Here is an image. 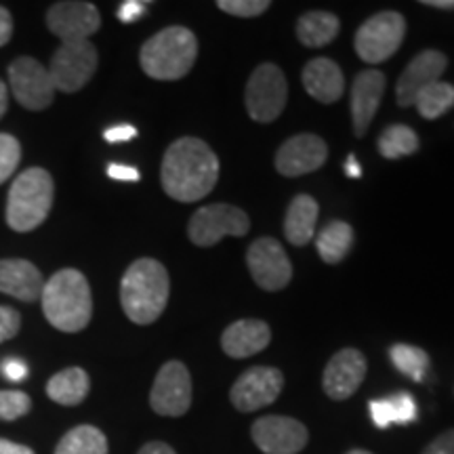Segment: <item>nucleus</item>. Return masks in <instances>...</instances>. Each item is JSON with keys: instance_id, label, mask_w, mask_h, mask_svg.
<instances>
[{"instance_id": "17", "label": "nucleus", "mask_w": 454, "mask_h": 454, "mask_svg": "<svg viewBox=\"0 0 454 454\" xmlns=\"http://www.w3.org/2000/svg\"><path fill=\"white\" fill-rule=\"evenodd\" d=\"M328 145L314 133H299L286 139L276 154V170L284 177L314 173L326 162Z\"/></svg>"}, {"instance_id": "47", "label": "nucleus", "mask_w": 454, "mask_h": 454, "mask_svg": "<svg viewBox=\"0 0 454 454\" xmlns=\"http://www.w3.org/2000/svg\"><path fill=\"white\" fill-rule=\"evenodd\" d=\"M423 4L434 9H454V0H425Z\"/></svg>"}, {"instance_id": "35", "label": "nucleus", "mask_w": 454, "mask_h": 454, "mask_svg": "<svg viewBox=\"0 0 454 454\" xmlns=\"http://www.w3.org/2000/svg\"><path fill=\"white\" fill-rule=\"evenodd\" d=\"M21 328L20 311L9 308V305H0V343L17 337Z\"/></svg>"}, {"instance_id": "11", "label": "nucleus", "mask_w": 454, "mask_h": 454, "mask_svg": "<svg viewBox=\"0 0 454 454\" xmlns=\"http://www.w3.org/2000/svg\"><path fill=\"white\" fill-rule=\"evenodd\" d=\"M152 411L160 417H184L192 406V377L184 362L170 360L158 371L150 391Z\"/></svg>"}, {"instance_id": "7", "label": "nucleus", "mask_w": 454, "mask_h": 454, "mask_svg": "<svg viewBox=\"0 0 454 454\" xmlns=\"http://www.w3.org/2000/svg\"><path fill=\"white\" fill-rule=\"evenodd\" d=\"M288 99V84L284 72L276 64H261L254 67L247 82V101L248 116L254 122L268 124L280 116Z\"/></svg>"}, {"instance_id": "33", "label": "nucleus", "mask_w": 454, "mask_h": 454, "mask_svg": "<svg viewBox=\"0 0 454 454\" xmlns=\"http://www.w3.org/2000/svg\"><path fill=\"white\" fill-rule=\"evenodd\" d=\"M391 414H394V425H408L417 421V402L406 391H397V394L387 397Z\"/></svg>"}, {"instance_id": "45", "label": "nucleus", "mask_w": 454, "mask_h": 454, "mask_svg": "<svg viewBox=\"0 0 454 454\" xmlns=\"http://www.w3.org/2000/svg\"><path fill=\"white\" fill-rule=\"evenodd\" d=\"M345 175H348L349 179H357L362 175V168H360V164H357L354 154L348 156V162H345Z\"/></svg>"}, {"instance_id": "6", "label": "nucleus", "mask_w": 454, "mask_h": 454, "mask_svg": "<svg viewBox=\"0 0 454 454\" xmlns=\"http://www.w3.org/2000/svg\"><path fill=\"white\" fill-rule=\"evenodd\" d=\"M406 36V20L397 11H383L372 15L356 32V53L366 64H383L397 49Z\"/></svg>"}, {"instance_id": "43", "label": "nucleus", "mask_w": 454, "mask_h": 454, "mask_svg": "<svg viewBox=\"0 0 454 454\" xmlns=\"http://www.w3.org/2000/svg\"><path fill=\"white\" fill-rule=\"evenodd\" d=\"M0 454H34L30 446L17 444V442L0 438Z\"/></svg>"}, {"instance_id": "48", "label": "nucleus", "mask_w": 454, "mask_h": 454, "mask_svg": "<svg viewBox=\"0 0 454 454\" xmlns=\"http://www.w3.org/2000/svg\"><path fill=\"white\" fill-rule=\"evenodd\" d=\"M348 454H372V452H368V450H360V448H356V450H349Z\"/></svg>"}, {"instance_id": "39", "label": "nucleus", "mask_w": 454, "mask_h": 454, "mask_svg": "<svg viewBox=\"0 0 454 454\" xmlns=\"http://www.w3.org/2000/svg\"><path fill=\"white\" fill-rule=\"evenodd\" d=\"M137 137V129L130 127V124H118V127L107 129L104 133V139L107 144H122V141Z\"/></svg>"}, {"instance_id": "21", "label": "nucleus", "mask_w": 454, "mask_h": 454, "mask_svg": "<svg viewBox=\"0 0 454 454\" xmlns=\"http://www.w3.org/2000/svg\"><path fill=\"white\" fill-rule=\"evenodd\" d=\"M271 331L263 320H238L221 334V348L230 357L244 360L257 356L270 345Z\"/></svg>"}, {"instance_id": "19", "label": "nucleus", "mask_w": 454, "mask_h": 454, "mask_svg": "<svg viewBox=\"0 0 454 454\" xmlns=\"http://www.w3.org/2000/svg\"><path fill=\"white\" fill-rule=\"evenodd\" d=\"M385 74L379 70H364L356 76L351 84V122H354L356 137H364L371 127L374 114L379 110L385 93Z\"/></svg>"}, {"instance_id": "44", "label": "nucleus", "mask_w": 454, "mask_h": 454, "mask_svg": "<svg viewBox=\"0 0 454 454\" xmlns=\"http://www.w3.org/2000/svg\"><path fill=\"white\" fill-rule=\"evenodd\" d=\"M137 454H177V452H175L168 444H164V442H147Z\"/></svg>"}, {"instance_id": "9", "label": "nucleus", "mask_w": 454, "mask_h": 454, "mask_svg": "<svg viewBox=\"0 0 454 454\" xmlns=\"http://www.w3.org/2000/svg\"><path fill=\"white\" fill-rule=\"evenodd\" d=\"M99 55L93 43L76 41L64 43L51 57V81L55 84V90L61 93H78L87 87L90 78L98 70Z\"/></svg>"}, {"instance_id": "23", "label": "nucleus", "mask_w": 454, "mask_h": 454, "mask_svg": "<svg viewBox=\"0 0 454 454\" xmlns=\"http://www.w3.org/2000/svg\"><path fill=\"white\" fill-rule=\"evenodd\" d=\"M320 207H317L316 198L309 194H299L288 207L286 217H284V236L294 247H305L314 240L316 223Z\"/></svg>"}, {"instance_id": "26", "label": "nucleus", "mask_w": 454, "mask_h": 454, "mask_svg": "<svg viewBox=\"0 0 454 454\" xmlns=\"http://www.w3.org/2000/svg\"><path fill=\"white\" fill-rule=\"evenodd\" d=\"M354 247V227L345 221H331L316 236V248L325 263L337 265Z\"/></svg>"}, {"instance_id": "12", "label": "nucleus", "mask_w": 454, "mask_h": 454, "mask_svg": "<svg viewBox=\"0 0 454 454\" xmlns=\"http://www.w3.org/2000/svg\"><path fill=\"white\" fill-rule=\"evenodd\" d=\"M247 265L254 284L268 293L282 291L293 278V265L284 247L274 238H259L248 247Z\"/></svg>"}, {"instance_id": "3", "label": "nucleus", "mask_w": 454, "mask_h": 454, "mask_svg": "<svg viewBox=\"0 0 454 454\" xmlns=\"http://www.w3.org/2000/svg\"><path fill=\"white\" fill-rule=\"evenodd\" d=\"M170 280L160 261L144 257L133 261L121 282V305L135 325H152L168 303Z\"/></svg>"}, {"instance_id": "16", "label": "nucleus", "mask_w": 454, "mask_h": 454, "mask_svg": "<svg viewBox=\"0 0 454 454\" xmlns=\"http://www.w3.org/2000/svg\"><path fill=\"white\" fill-rule=\"evenodd\" d=\"M368 371L366 357L362 351L345 348L331 357L322 374V387L325 394L334 402L349 400L360 389Z\"/></svg>"}, {"instance_id": "42", "label": "nucleus", "mask_w": 454, "mask_h": 454, "mask_svg": "<svg viewBox=\"0 0 454 454\" xmlns=\"http://www.w3.org/2000/svg\"><path fill=\"white\" fill-rule=\"evenodd\" d=\"M11 36H13V17H11L9 9L0 4V47H7Z\"/></svg>"}, {"instance_id": "25", "label": "nucleus", "mask_w": 454, "mask_h": 454, "mask_svg": "<svg viewBox=\"0 0 454 454\" xmlns=\"http://www.w3.org/2000/svg\"><path fill=\"white\" fill-rule=\"evenodd\" d=\"M340 30L339 17L331 11H309L297 21V38L309 49H320L331 44Z\"/></svg>"}, {"instance_id": "2", "label": "nucleus", "mask_w": 454, "mask_h": 454, "mask_svg": "<svg viewBox=\"0 0 454 454\" xmlns=\"http://www.w3.org/2000/svg\"><path fill=\"white\" fill-rule=\"evenodd\" d=\"M43 314L61 333H81L93 317V294L82 271L66 268L44 282Z\"/></svg>"}, {"instance_id": "8", "label": "nucleus", "mask_w": 454, "mask_h": 454, "mask_svg": "<svg viewBox=\"0 0 454 454\" xmlns=\"http://www.w3.org/2000/svg\"><path fill=\"white\" fill-rule=\"evenodd\" d=\"M251 230V219L242 208L231 204H208L198 208L187 225V236L200 248H211L225 236L242 238Z\"/></svg>"}, {"instance_id": "28", "label": "nucleus", "mask_w": 454, "mask_h": 454, "mask_svg": "<svg viewBox=\"0 0 454 454\" xmlns=\"http://www.w3.org/2000/svg\"><path fill=\"white\" fill-rule=\"evenodd\" d=\"M419 145H421L419 144V135L406 124H391L379 137V152L387 160L412 156L419 150Z\"/></svg>"}, {"instance_id": "4", "label": "nucleus", "mask_w": 454, "mask_h": 454, "mask_svg": "<svg viewBox=\"0 0 454 454\" xmlns=\"http://www.w3.org/2000/svg\"><path fill=\"white\" fill-rule=\"evenodd\" d=\"M196 57V34L184 26H168L144 43L139 64L154 81H181L194 67Z\"/></svg>"}, {"instance_id": "27", "label": "nucleus", "mask_w": 454, "mask_h": 454, "mask_svg": "<svg viewBox=\"0 0 454 454\" xmlns=\"http://www.w3.org/2000/svg\"><path fill=\"white\" fill-rule=\"evenodd\" d=\"M55 454H107V438L93 425H78L59 440Z\"/></svg>"}, {"instance_id": "18", "label": "nucleus", "mask_w": 454, "mask_h": 454, "mask_svg": "<svg viewBox=\"0 0 454 454\" xmlns=\"http://www.w3.org/2000/svg\"><path fill=\"white\" fill-rule=\"evenodd\" d=\"M448 67V57L442 51L427 49L421 51L411 64L406 66V70L402 72V76L397 78L395 84V99L400 107H411L414 106L419 95L423 93L429 84L438 82L442 74Z\"/></svg>"}, {"instance_id": "37", "label": "nucleus", "mask_w": 454, "mask_h": 454, "mask_svg": "<svg viewBox=\"0 0 454 454\" xmlns=\"http://www.w3.org/2000/svg\"><path fill=\"white\" fill-rule=\"evenodd\" d=\"M421 454H454V429L440 434L431 444L425 446Z\"/></svg>"}, {"instance_id": "20", "label": "nucleus", "mask_w": 454, "mask_h": 454, "mask_svg": "<svg viewBox=\"0 0 454 454\" xmlns=\"http://www.w3.org/2000/svg\"><path fill=\"white\" fill-rule=\"evenodd\" d=\"M41 270L26 259H0V293L24 303L41 299L44 288Z\"/></svg>"}, {"instance_id": "34", "label": "nucleus", "mask_w": 454, "mask_h": 454, "mask_svg": "<svg viewBox=\"0 0 454 454\" xmlns=\"http://www.w3.org/2000/svg\"><path fill=\"white\" fill-rule=\"evenodd\" d=\"M217 7L223 13L236 17H257L270 9L268 0H219Z\"/></svg>"}, {"instance_id": "38", "label": "nucleus", "mask_w": 454, "mask_h": 454, "mask_svg": "<svg viewBox=\"0 0 454 454\" xmlns=\"http://www.w3.org/2000/svg\"><path fill=\"white\" fill-rule=\"evenodd\" d=\"M145 7H147V3H139V0H127V3H122L121 7H118L116 15L122 24H133L135 20H139V17L145 13Z\"/></svg>"}, {"instance_id": "22", "label": "nucleus", "mask_w": 454, "mask_h": 454, "mask_svg": "<svg viewBox=\"0 0 454 454\" xmlns=\"http://www.w3.org/2000/svg\"><path fill=\"white\" fill-rule=\"evenodd\" d=\"M301 81L308 93L320 104H334L345 90V76L337 61L328 57H316L301 72Z\"/></svg>"}, {"instance_id": "15", "label": "nucleus", "mask_w": 454, "mask_h": 454, "mask_svg": "<svg viewBox=\"0 0 454 454\" xmlns=\"http://www.w3.org/2000/svg\"><path fill=\"white\" fill-rule=\"evenodd\" d=\"M47 27L64 43L89 41L101 27V15L93 3L66 0L51 4L47 11Z\"/></svg>"}, {"instance_id": "46", "label": "nucleus", "mask_w": 454, "mask_h": 454, "mask_svg": "<svg viewBox=\"0 0 454 454\" xmlns=\"http://www.w3.org/2000/svg\"><path fill=\"white\" fill-rule=\"evenodd\" d=\"M7 107H9V89L7 84L0 81V118L7 114Z\"/></svg>"}, {"instance_id": "10", "label": "nucleus", "mask_w": 454, "mask_h": 454, "mask_svg": "<svg viewBox=\"0 0 454 454\" xmlns=\"http://www.w3.org/2000/svg\"><path fill=\"white\" fill-rule=\"evenodd\" d=\"M9 84L15 101L26 110L43 112L55 99V84L51 81V74L34 57L21 55L11 61Z\"/></svg>"}, {"instance_id": "41", "label": "nucleus", "mask_w": 454, "mask_h": 454, "mask_svg": "<svg viewBox=\"0 0 454 454\" xmlns=\"http://www.w3.org/2000/svg\"><path fill=\"white\" fill-rule=\"evenodd\" d=\"M107 177H112L116 181H139L141 175H139V170L133 167H124V164H110V167H107Z\"/></svg>"}, {"instance_id": "29", "label": "nucleus", "mask_w": 454, "mask_h": 454, "mask_svg": "<svg viewBox=\"0 0 454 454\" xmlns=\"http://www.w3.org/2000/svg\"><path fill=\"white\" fill-rule=\"evenodd\" d=\"M414 107L425 121H435V118L444 116L448 110L454 107V84L444 81L429 84L414 101Z\"/></svg>"}, {"instance_id": "13", "label": "nucleus", "mask_w": 454, "mask_h": 454, "mask_svg": "<svg viewBox=\"0 0 454 454\" xmlns=\"http://www.w3.org/2000/svg\"><path fill=\"white\" fill-rule=\"evenodd\" d=\"M284 374L271 366L248 368L231 385L230 400L236 411L257 412L261 408L274 404L282 394Z\"/></svg>"}, {"instance_id": "32", "label": "nucleus", "mask_w": 454, "mask_h": 454, "mask_svg": "<svg viewBox=\"0 0 454 454\" xmlns=\"http://www.w3.org/2000/svg\"><path fill=\"white\" fill-rule=\"evenodd\" d=\"M32 400L24 391H0V421H15L30 412Z\"/></svg>"}, {"instance_id": "24", "label": "nucleus", "mask_w": 454, "mask_h": 454, "mask_svg": "<svg viewBox=\"0 0 454 454\" xmlns=\"http://www.w3.org/2000/svg\"><path fill=\"white\" fill-rule=\"evenodd\" d=\"M90 379L84 368L70 366L53 374L47 383V395L61 406H78L89 395Z\"/></svg>"}, {"instance_id": "40", "label": "nucleus", "mask_w": 454, "mask_h": 454, "mask_svg": "<svg viewBox=\"0 0 454 454\" xmlns=\"http://www.w3.org/2000/svg\"><path fill=\"white\" fill-rule=\"evenodd\" d=\"M3 374L7 377V381L20 383L27 377V366L21 360H7L3 364Z\"/></svg>"}, {"instance_id": "5", "label": "nucleus", "mask_w": 454, "mask_h": 454, "mask_svg": "<svg viewBox=\"0 0 454 454\" xmlns=\"http://www.w3.org/2000/svg\"><path fill=\"white\" fill-rule=\"evenodd\" d=\"M55 184L47 168H26L11 185L7 196V223L17 234H27L47 221L53 208Z\"/></svg>"}, {"instance_id": "1", "label": "nucleus", "mask_w": 454, "mask_h": 454, "mask_svg": "<svg viewBox=\"0 0 454 454\" xmlns=\"http://www.w3.org/2000/svg\"><path fill=\"white\" fill-rule=\"evenodd\" d=\"M160 181L164 194L177 202H198L219 181V158L198 137H181L164 152Z\"/></svg>"}, {"instance_id": "36", "label": "nucleus", "mask_w": 454, "mask_h": 454, "mask_svg": "<svg viewBox=\"0 0 454 454\" xmlns=\"http://www.w3.org/2000/svg\"><path fill=\"white\" fill-rule=\"evenodd\" d=\"M368 408H371L372 423L377 425L379 429H387L389 425H394V414H391L387 397H383V400H372L371 404H368Z\"/></svg>"}, {"instance_id": "30", "label": "nucleus", "mask_w": 454, "mask_h": 454, "mask_svg": "<svg viewBox=\"0 0 454 454\" xmlns=\"http://www.w3.org/2000/svg\"><path fill=\"white\" fill-rule=\"evenodd\" d=\"M389 357L394 362V366L406 377H411L412 381L421 383L425 374L429 371V356L427 351L417 348V345L408 343H395L389 349Z\"/></svg>"}, {"instance_id": "14", "label": "nucleus", "mask_w": 454, "mask_h": 454, "mask_svg": "<svg viewBox=\"0 0 454 454\" xmlns=\"http://www.w3.org/2000/svg\"><path fill=\"white\" fill-rule=\"evenodd\" d=\"M251 438L265 454H299L308 446L309 431L297 419L270 414L253 423Z\"/></svg>"}, {"instance_id": "31", "label": "nucleus", "mask_w": 454, "mask_h": 454, "mask_svg": "<svg viewBox=\"0 0 454 454\" xmlns=\"http://www.w3.org/2000/svg\"><path fill=\"white\" fill-rule=\"evenodd\" d=\"M21 162V144L13 135L0 133V185L13 177L17 164Z\"/></svg>"}]
</instances>
